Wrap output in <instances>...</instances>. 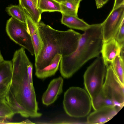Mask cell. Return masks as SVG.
Segmentation results:
<instances>
[{
	"label": "cell",
	"instance_id": "ffe728a7",
	"mask_svg": "<svg viewBox=\"0 0 124 124\" xmlns=\"http://www.w3.org/2000/svg\"><path fill=\"white\" fill-rule=\"evenodd\" d=\"M110 64L117 78L124 85V59L118 55Z\"/></svg>",
	"mask_w": 124,
	"mask_h": 124
},
{
	"label": "cell",
	"instance_id": "d4e9b609",
	"mask_svg": "<svg viewBox=\"0 0 124 124\" xmlns=\"http://www.w3.org/2000/svg\"><path fill=\"white\" fill-rule=\"evenodd\" d=\"M11 83V81L8 84H0V100L5 98L9 91Z\"/></svg>",
	"mask_w": 124,
	"mask_h": 124
},
{
	"label": "cell",
	"instance_id": "4fadbf2b",
	"mask_svg": "<svg viewBox=\"0 0 124 124\" xmlns=\"http://www.w3.org/2000/svg\"><path fill=\"white\" fill-rule=\"evenodd\" d=\"M62 23L71 28L85 31L90 25L78 16L62 14Z\"/></svg>",
	"mask_w": 124,
	"mask_h": 124
},
{
	"label": "cell",
	"instance_id": "603a6c76",
	"mask_svg": "<svg viewBox=\"0 0 124 124\" xmlns=\"http://www.w3.org/2000/svg\"><path fill=\"white\" fill-rule=\"evenodd\" d=\"M30 35L36 59L39 55L43 48V43L38 29L31 34Z\"/></svg>",
	"mask_w": 124,
	"mask_h": 124
},
{
	"label": "cell",
	"instance_id": "7a4b0ae2",
	"mask_svg": "<svg viewBox=\"0 0 124 124\" xmlns=\"http://www.w3.org/2000/svg\"><path fill=\"white\" fill-rule=\"evenodd\" d=\"M103 43L102 23L90 25L81 34L76 50L62 56L59 64L62 76L70 77L88 60L98 56Z\"/></svg>",
	"mask_w": 124,
	"mask_h": 124
},
{
	"label": "cell",
	"instance_id": "d6986e66",
	"mask_svg": "<svg viewBox=\"0 0 124 124\" xmlns=\"http://www.w3.org/2000/svg\"><path fill=\"white\" fill-rule=\"evenodd\" d=\"M80 3L69 0L60 3L62 14L78 16V13Z\"/></svg>",
	"mask_w": 124,
	"mask_h": 124
},
{
	"label": "cell",
	"instance_id": "2e32d148",
	"mask_svg": "<svg viewBox=\"0 0 124 124\" xmlns=\"http://www.w3.org/2000/svg\"><path fill=\"white\" fill-rule=\"evenodd\" d=\"M5 99L6 102L11 108L15 114H18L24 117H28L25 110L16 101L10 89L5 96Z\"/></svg>",
	"mask_w": 124,
	"mask_h": 124
},
{
	"label": "cell",
	"instance_id": "277c9868",
	"mask_svg": "<svg viewBox=\"0 0 124 124\" xmlns=\"http://www.w3.org/2000/svg\"><path fill=\"white\" fill-rule=\"evenodd\" d=\"M63 103L66 113L76 118L87 116L92 106L91 99L87 92L76 87L70 88L64 93Z\"/></svg>",
	"mask_w": 124,
	"mask_h": 124
},
{
	"label": "cell",
	"instance_id": "44dd1931",
	"mask_svg": "<svg viewBox=\"0 0 124 124\" xmlns=\"http://www.w3.org/2000/svg\"><path fill=\"white\" fill-rule=\"evenodd\" d=\"M6 11L12 17L26 24L24 11L19 5H11L6 8Z\"/></svg>",
	"mask_w": 124,
	"mask_h": 124
},
{
	"label": "cell",
	"instance_id": "8fae6325",
	"mask_svg": "<svg viewBox=\"0 0 124 124\" xmlns=\"http://www.w3.org/2000/svg\"><path fill=\"white\" fill-rule=\"evenodd\" d=\"M121 47L115 38L103 43L101 53L107 67L109 63L111 64L116 57L120 54Z\"/></svg>",
	"mask_w": 124,
	"mask_h": 124
},
{
	"label": "cell",
	"instance_id": "ac0fdd59",
	"mask_svg": "<svg viewBox=\"0 0 124 124\" xmlns=\"http://www.w3.org/2000/svg\"><path fill=\"white\" fill-rule=\"evenodd\" d=\"M12 66L8 61L4 60L0 64V84H8L11 80Z\"/></svg>",
	"mask_w": 124,
	"mask_h": 124
},
{
	"label": "cell",
	"instance_id": "cb8c5ba5",
	"mask_svg": "<svg viewBox=\"0 0 124 124\" xmlns=\"http://www.w3.org/2000/svg\"><path fill=\"white\" fill-rule=\"evenodd\" d=\"M124 20L122 21L114 38L121 47L124 46Z\"/></svg>",
	"mask_w": 124,
	"mask_h": 124
},
{
	"label": "cell",
	"instance_id": "4dcf8cb0",
	"mask_svg": "<svg viewBox=\"0 0 124 124\" xmlns=\"http://www.w3.org/2000/svg\"><path fill=\"white\" fill-rule=\"evenodd\" d=\"M37 6V2L38 0H31Z\"/></svg>",
	"mask_w": 124,
	"mask_h": 124
},
{
	"label": "cell",
	"instance_id": "3957f363",
	"mask_svg": "<svg viewBox=\"0 0 124 124\" xmlns=\"http://www.w3.org/2000/svg\"><path fill=\"white\" fill-rule=\"evenodd\" d=\"M30 61L25 52L18 51L14 53L12 60V69L10 90L17 102L25 110L28 117L38 118L42 115L39 108L33 83L27 72Z\"/></svg>",
	"mask_w": 124,
	"mask_h": 124
},
{
	"label": "cell",
	"instance_id": "6da1fadb",
	"mask_svg": "<svg viewBox=\"0 0 124 124\" xmlns=\"http://www.w3.org/2000/svg\"><path fill=\"white\" fill-rule=\"evenodd\" d=\"M37 25L43 46L35 60V71L42 70L49 65L56 54L67 55L77 49L81 35L80 33L72 29L57 30L42 22Z\"/></svg>",
	"mask_w": 124,
	"mask_h": 124
},
{
	"label": "cell",
	"instance_id": "52a82bcc",
	"mask_svg": "<svg viewBox=\"0 0 124 124\" xmlns=\"http://www.w3.org/2000/svg\"><path fill=\"white\" fill-rule=\"evenodd\" d=\"M105 82L101 91L121 109L124 104V85L119 80L110 64L107 67Z\"/></svg>",
	"mask_w": 124,
	"mask_h": 124
},
{
	"label": "cell",
	"instance_id": "f546056e",
	"mask_svg": "<svg viewBox=\"0 0 124 124\" xmlns=\"http://www.w3.org/2000/svg\"><path fill=\"white\" fill-rule=\"evenodd\" d=\"M4 60L0 51V64Z\"/></svg>",
	"mask_w": 124,
	"mask_h": 124
},
{
	"label": "cell",
	"instance_id": "7402d4cb",
	"mask_svg": "<svg viewBox=\"0 0 124 124\" xmlns=\"http://www.w3.org/2000/svg\"><path fill=\"white\" fill-rule=\"evenodd\" d=\"M15 114L6 102L5 98L0 100V124H5L7 119H11Z\"/></svg>",
	"mask_w": 124,
	"mask_h": 124
},
{
	"label": "cell",
	"instance_id": "5b68a950",
	"mask_svg": "<svg viewBox=\"0 0 124 124\" xmlns=\"http://www.w3.org/2000/svg\"><path fill=\"white\" fill-rule=\"evenodd\" d=\"M107 67L102 56H98L89 66L84 75V84L91 99L101 91Z\"/></svg>",
	"mask_w": 124,
	"mask_h": 124
},
{
	"label": "cell",
	"instance_id": "7c38bea8",
	"mask_svg": "<svg viewBox=\"0 0 124 124\" xmlns=\"http://www.w3.org/2000/svg\"><path fill=\"white\" fill-rule=\"evenodd\" d=\"M62 56L60 54H56L49 65L42 70L35 71L36 76L39 78L44 79L54 75L58 69Z\"/></svg>",
	"mask_w": 124,
	"mask_h": 124
},
{
	"label": "cell",
	"instance_id": "484cf974",
	"mask_svg": "<svg viewBox=\"0 0 124 124\" xmlns=\"http://www.w3.org/2000/svg\"><path fill=\"white\" fill-rule=\"evenodd\" d=\"M33 65L30 61L27 65V72L30 81L33 83L32 79Z\"/></svg>",
	"mask_w": 124,
	"mask_h": 124
},
{
	"label": "cell",
	"instance_id": "e0dca14e",
	"mask_svg": "<svg viewBox=\"0 0 124 124\" xmlns=\"http://www.w3.org/2000/svg\"><path fill=\"white\" fill-rule=\"evenodd\" d=\"M37 7L41 14L45 12H61L60 3L54 0H38Z\"/></svg>",
	"mask_w": 124,
	"mask_h": 124
},
{
	"label": "cell",
	"instance_id": "5bb4252c",
	"mask_svg": "<svg viewBox=\"0 0 124 124\" xmlns=\"http://www.w3.org/2000/svg\"><path fill=\"white\" fill-rule=\"evenodd\" d=\"M19 5L29 14L36 24L40 22L41 13L31 0H19Z\"/></svg>",
	"mask_w": 124,
	"mask_h": 124
},
{
	"label": "cell",
	"instance_id": "8992f818",
	"mask_svg": "<svg viewBox=\"0 0 124 124\" xmlns=\"http://www.w3.org/2000/svg\"><path fill=\"white\" fill-rule=\"evenodd\" d=\"M6 31L12 40L27 50L31 55H34L31 37L26 24L12 17L7 22Z\"/></svg>",
	"mask_w": 124,
	"mask_h": 124
},
{
	"label": "cell",
	"instance_id": "83f0119b",
	"mask_svg": "<svg viewBox=\"0 0 124 124\" xmlns=\"http://www.w3.org/2000/svg\"><path fill=\"white\" fill-rule=\"evenodd\" d=\"M123 5H124V0H115L112 9L116 8Z\"/></svg>",
	"mask_w": 124,
	"mask_h": 124
},
{
	"label": "cell",
	"instance_id": "30bf717a",
	"mask_svg": "<svg viewBox=\"0 0 124 124\" xmlns=\"http://www.w3.org/2000/svg\"><path fill=\"white\" fill-rule=\"evenodd\" d=\"M63 80L61 77L53 79L43 95L42 102L48 106L54 103L62 92Z\"/></svg>",
	"mask_w": 124,
	"mask_h": 124
},
{
	"label": "cell",
	"instance_id": "4316f807",
	"mask_svg": "<svg viewBox=\"0 0 124 124\" xmlns=\"http://www.w3.org/2000/svg\"><path fill=\"white\" fill-rule=\"evenodd\" d=\"M96 7L98 8L102 7L109 0H95Z\"/></svg>",
	"mask_w": 124,
	"mask_h": 124
},
{
	"label": "cell",
	"instance_id": "ba28073f",
	"mask_svg": "<svg viewBox=\"0 0 124 124\" xmlns=\"http://www.w3.org/2000/svg\"><path fill=\"white\" fill-rule=\"evenodd\" d=\"M124 20V5L112 9L105 20L102 23L103 43L115 37Z\"/></svg>",
	"mask_w": 124,
	"mask_h": 124
},
{
	"label": "cell",
	"instance_id": "9a60e30c",
	"mask_svg": "<svg viewBox=\"0 0 124 124\" xmlns=\"http://www.w3.org/2000/svg\"><path fill=\"white\" fill-rule=\"evenodd\" d=\"M91 101L92 106L94 110L105 107L117 106L113 101L105 96L101 91L91 99Z\"/></svg>",
	"mask_w": 124,
	"mask_h": 124
},
{
	"label": "cell",
	"instance_id": "f1b7e54d",
	"mask_svg": "<svg viewBox=\"0 0 124 124\" xmlns=\"http://www.w3.org/2000/svg\"><path fill=\"white\" fill-rule=\"evenodd\" d=\"M60 3L62 2H64L67 0H71L74 1L76 2L80 3V2L82 0H54Z\"/></svg>",
	"mask_w": 124,
	"mask_h": 124
},
{
	"label": "cell",
	"instance_id": "9c48e42d",
	"mask_svg": "<svg viewBox=\"0 0 124 124\" xmlns=\"http://www.w3.org/2000/svg\"><path fill=\"white\" fill-rule=\"evenodd\" d=\"M121 109L117 106H109L95 110L87 117V123L97 124L105 123L112 118Z\"/></svg>",
	"mask_w": 124,
	"mask_h": 124
}]
</instances>
